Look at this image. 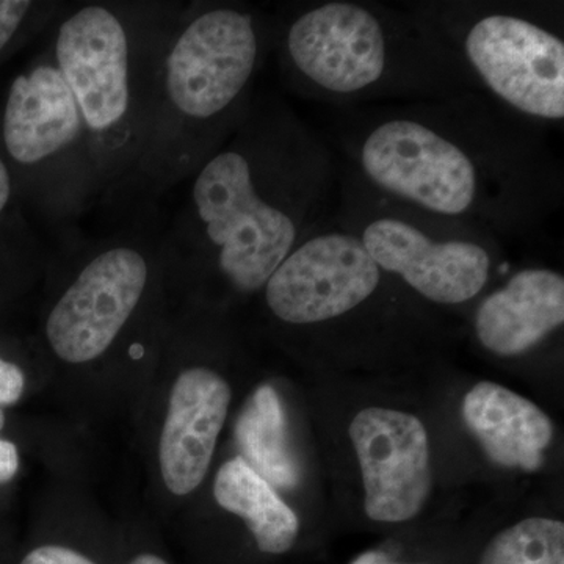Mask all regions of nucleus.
<instances>
[{
  "mask_svg": "<svg viewBox=\"0 0 564 564\" xmlns=\"http://www.w3.org/2000/svg\"><path fill=\"white\" fill-rule=\"evenodd\" d=\"M564 323L563 273L529 267L481 299L474 315L478 344L499 358H518L540 347Z\"/></svg>",
  "mask_w": 564,
  "mask_h": 564,
  "instance_id": "nucleus-12",
  "label": "nucleus"
},
{
  "mask_svg": "<svg viewBox=\"0 0 564 564\" xmlns=\"http://www.w3.org/2000/svg\"><path fill=\"white\" fill-rule=\"evenodd\" d=\"M150 280L147 256L115 245L91 259L52 307L46 336L63 361L99 358L137 310Z\"/></svg>",
  "mask_w": 564,
  "mask_h": 564,
  "instance_id": "nucleus-7",
  "label": "nucleus"
},
{
  "mask_svg": "<svg viewBox=\"0 0 564 564\" xmlns=\"http://www.w3.org/2000/svg\"><path fill=\"white\" fill-rule=\"evenodd\" d=\"M463 419L492 463L525 473L543 467L554 423L525 397L481 381L464 397Z\"/></svg>",
  "mask_w": 564,
  "mask_h": 564,
  "instance_id": "nucleus-13",
  "label": "nucleus"
},
{
  "mask_svg": "<svg viewBox=\"0 0 564 564\" xmlns=\"http://www.w3.org/2000/svg\"><path fill=\"white\" fill-rule=\"evenodd\" d=\"M475 91L549 129L564 121L563 3L415 0Z\"/></svg>",
  "mask_w": 564,
  "mask_h": 564,
  "instance_id": "nucleus-4",
  "label": "nucleus"
},
{
  "mask_svg": "<svg viewBox=\"0 0 564 564\" xmlns=\"http://www.w3.org/2000/svg\"><path fill=\"white\" fill-rule=\"evenodd\" d=\"M55 66L68 84L85 129L110 135L129 117L132 104L131 46L113 10L87 6L62 22Z\"/></svg>",
  "mask_w": 564,
  "mask_h": 564,
  "instance_id": "nucleus-9",
  "label": "nucleus"
},
{
  "mask_svg": "<svg viewBox=\"0 0 564 564\" xmlns=\"http://www.w3.org/2000/svg\"><path fill=\"white\" fill-rule=\"evenodd\" d=\"M131 564H169L165 560H162L161 556H155L151 554H144L137 556L133 558Z\"/></svg>",
  "mask_w": 564,
  "mask_h": 564,
  "instance_id": "nucleus-22",
  "label": "nucleus"
},
{
  "mask_svg": "<svg viewBox=\"0 0 564 564\" xmlns=\"http://www.w3.org/2000/svg\"><path fill=\"white\" fill-rule=\"evenodd\" d=\"M272 29L289 87L311 101L345 110L477 93L406 2L295 3Z\"/></svg>",
  "mask_w": 564,
  "mask_h": 564,
  "instance_id": "nucleus-3",
  "label": "nucleus"
},
{
  "mask_svg": "<svg viewBox=\"0 0 564 564\" xmlns=\"http://www.w3.org/2000/svg\"><path fill=\"white\" fill-rule=\"evenodd\" d=\"M33 9L35 3L28 0H0V58L25 32Z\"/></svg>",
  "mask_w": 564,
  "mask_h": 564,
  "instance_id": "nucleus-16",
  "label": "nucleus"
},
{
  "mask_svg": "<svg viewBox=\"0 0 564 564\" xmlns=\"http://www.w3.org/2000/svg\"><path fill=\"white\" fill-rule=\"evenodd\" d=\"M3 425H6V415H3L2 408H0V430L3 429Z\"/></svg>",
  "mask_w": 564,
  "mask_h": 564,
  "instance_id": "nucleus-23",
  "label": "nucleus"
},
{
  "mask_svg": "<svg viewBox=\"0 0 564 564\" xmlns=\"http://www.w3.org/2000/svg\"><path fill=\"white\" fill-rule=\"evenodd\" d=\"M339 181L329 141L288 104L252 99L193 180L196 247L234 291H262L300 240L332 217Z\"/></svg>",
  "mask_w": 564,
  "mask_h": 564,
  "instance_id": "nucleus-2",
  "label": "nucleus"
},
{
  "mask_svg": "<svg viewBox=\"0 0 564 564\" xmlns=\"http://www.w3.org/2000/svg\"><path fill=\"white\" fill-rule=\"evenodd\" d=\"M24 388L25 377L20 367L0 358V408L20 402Z\"/></svg>",
  "mask_w": 564,
  "mask_h": 564,
  "instance_id": "nucleus-18",
  "label": "nucleus"
},
{
  "mask_svg": "<svg viewBox=\"0 0 564 564\" xmlns=\"http://www.w3.org/2000/svg\"><path fill=\"white\" fill-rule=\"evenodd\" d=\"M214 496L221 508L242 519L261 554L285 555L299 543V516L240 456L223 464Z\"/></svg>",
  "mask_w": 564,
  "mask_h": 564,
  "instance_id": "nucleus-14",
  "label": "nucleus"
},
{
  "mask_svg": "<svg viewBox=\"0 0 564 564\" xmlns=\"http://www.w3.org/2000/svg\"><path fill=\"white\" fill-rule=\"evenodd\" d=\"M79 106L61 69L40 63L11 80L0 113V152L14 180L80 139Z\"/></svg>",
  "mask_w": 564,
  "mask_h": 564,
  "instance_id": "nucleus-10",
  "label": "nucleus"
},
{
  "mask_svg": "<svg viewBox=\"0 0 564 564\" xmlns=\"http://www.w3.org/2000/svg\"><path fill=\"white\" fill-rule=\"evenodd\" d=\"M273 29L239 6L199 11L174 40L165 61V95L187 124L209 135L217 150L239 128L252 102Z\"/></svg>",
  "mask_w": 564,
  "mask_h": 564,
  "instance_id": "nucleus-6",
  "label": "nucleus"
},
{
  "mask_svg": "<svg viewBox=\"0 0 564 564\" xmlns=\"http://www.w3.org/2000/svg\"><path fill=\"white\" fill-rule=\"evenodd\" d=\"M17 188L14 174L0 152V247H11L10 226Z\"/></svg>",
  "mask_w": 564,
  "mask_h": 564,
  "instance_id": "nucleus-17",
  "label": "nucleus"
},
{
  "mask_svg": "<svg viewBox=\"0 0 564 564\" xmlns=\"http://www.w3.org/2000/svg\"><path fill=\"white\" fill-rule=\"evenodd\" d=\"M236 440L240 458L273 488L299 485V462L289 444L288 419L273 386L262 384L245 404L237 419Z\"/></svg>",
  "mask_w": 564,
  "mask_h": 564,
  "instance_id": "nucleus-15",
  "label": "nucleus"
},
{
  "mask_svg": "<svg viewBox=\"0 0 564 564\" xmlns=\"http://www.w3.org/2000/svg\"><path fill=\"white\" fill-rule=\"evenodd\" d=\"M20 469V455L17 445L10 441L0 440V485L13 480Z\"/></svg>",
  "mask_w": 564,
  "mask_h": 564,
  "instance_id": "nucleus-21",
  "label": "nucleus"
},
{
  "mask_svg": "<svg viewBox=\"0 0 564 564\" xmlns=\"http://www.w3.org/2000/svg\"><path fill=\"white\" fill-rule=\"evenodd\" d=\"M229 403L228 381L206 367L185 370L174 383L159 456L163 481L176 496H187L202 485Z\"/></svg>",
  "mask_w": 564,
  "mask_h": 564,
  "instance_id": "nucleus-11",
  "label": "nucleus"
},
{
  "mask_svg": "<svg viewBox=\"0 0 564 564\" xmlns=\"http://www.w3.org/2000/svg\"><path fill=\"white\" fill-rule=\"evenodd\" d=\"M21 564H96L90 558L61 545H43L22 560Z\"/></svg>",
  "mask_w": 564,
  "mask_h": 564,
  "instance_id": "nucleus-19",
  "label": "nucleus"
},
{
  "mask_svg": "<svg viewBox=\"0 0 564 564\" xmlns=\"http://www.w3.org/2000/svg\"><path fill=\"white\" fill-rule=\"evenodd\" d=\"M340 165L389 198L492 234L540 231L563 206V166L547 129L480 93L345 109Z\"/></svg>",
  "mask_w": 564,
  "mask_h": 564,
  "instance_id": "nucleus-1",
  "label": "nucleus"
},
{
  "mask_svg": "<svg viewBox=\"0 0 564 564\" xmlns=\"http://www.w3.org/2000/svg\"><path fill=\"white\" fill-rule=\"evenodd\" d=\"M348 433L361 466L367 518L402 524L421 514L433 489L429 433L421 419L366 408L355 415Z\"/></svg>",
  "mask_w": 564,
  "mask_h": 564,
  "instance_id": "nucleus-8",
  "label": "nucleus"
},
{
  "mask_svg": "<svg viewBox=\"0 0 564 564\" xmlns=\"http://www.w3.org/2000/svg\"><path fill=\"white\" fill-rule=\"evenodd\" d=\"M332 218L404 291L436 306L473 303L507 267L492 234L389 198L343 165Z\"/></svg>",
  "mask_w": 564,
  "mask_h": 564,
  "instance_id": "nucleus-5",
  "label": "nucleus"
},
{
  "mask_svg": "<svg viewBox=\"0 0 564 564\" xmlns=\"http://www.w3.org/2000/svg\"><path fill=\"white\" fill-rule=\"evenodd\" d=\"M350 564H432L423 560L404 558L386 549H370L351 560Z\"/></svg>",
  "mask_w": 564,
  "mask_h": 564,
  "instance_id": "nucleus-20",
  "label": "nucleus"
}]
</instances>
